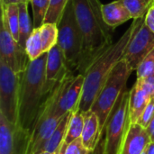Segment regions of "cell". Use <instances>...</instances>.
Returning <instances> with one entry per match:
<instances>
[{"instance_id": "obj_1", "label": "cell", "mask_w": 154, "mask_h": 154, "mask_svg": "<svg viewBox=\"0 0 154 154\" xmlns=\"http://www.w3.org/2000/svg\"><path fill=\"white\" fill-rule=\"evenodd\" d=\"M72 3L83 42L78 74H84L94 60L114 43V29L104 21L100 0H72Z\"/></svg>"}, {"instance_id": "obj_2", "label": "cell", "mask_w": 154, "mask_h": 154, "mask_svg": "<svg viewBox=\"0 0 154 154\" xmlns=\"http://www.w3.org/2000/svg\"><path fill=\"white\" fill-rule=\"evenodd\" d=\"M47 52L34 60H29L21 73L18 123L16 130L28 134L34 127L40 110L49 92L46 86Z\"/></svg>"}, {"instance_id": "obj_3", "label": "cell", "mask_w": 154, "mask_h": 154, "mask_svg": "<svg viewBox=\"0 0 154 154\" xmlns=\"http://www.w3.org/2000/svg\"><path fill=\"white\" fill-rule=\"evenodd\" d=\"M144 18L145 17L134 19L125 33L101 55H99L88 68L83 74V91L78 110L85 113L91 109L92 105L103 88L112 70L123 59L125 49L134 32L142 23L144 22Z\"/></svg>"}, {"instance_id": "obj_4", "label": "cell", "mask_w": 154, "mask_h": 154, "mask_svg": "<svg viewBox=\"0 0 154 154\" xmlns=\"http://www.w3.org/2000/svg\"><path fill=\"white\" fill-rule=\"evenodd\" d=\"M84 85V75L69 72L56 83L43 102L40 112L47 116L63 117L79 109Z\"/></svg>"}, {"instance_id": "obj_5", "label": "cell", "mask_w": 154, "mask_h": 154, "mask_svg": "<svg viewBox=\"0 0 154 154\" xmlns=\"http://www.w3.org/2000/svg\"><path fill=\"white\" fill-rule=\"evenodd\" d=\"M129 96L130 90L125 89L116 101L102 131L101 141L94 154H119L131 125Z\"/></svg>"}, {"instance_id": "obj_6", "label": "cell", "mask_w": 154, "mask_h": 154, "mask_svg": "<svg viewBox=\"0 0 154 154\" xmlns=\"http://www.w3.org/2000/svg\"><path fill=\"white\" fill-rule=\"evenodd\" d=\"M58 45L64 55L65 63L69 72L78 74L82 55V35L77 23L73 3L69 0L58 23Z\"/></svg>"}, {"instance_id": "obj_7", "label": "cell", "mask_w": 154, "mask_h": 154, "mask_svg": "<svg viewBox=\"0 0 154 154\" xmlns=\"http://www.w3.org/2000/svg\"><path fill=\"white\" fill-rule=\"evenodd\" d=\"M132 72L133 70L128 66L126 60L122 59L112 70L92 105L90 110L97 116L102 131L116 101L126 89V83Z\"/></svg>"}, {"instance_id": "obj_8", "label": "cell", "mask_w": 154, "mask_h": 154, "mask_svg": "<svg viewBox=\"0 0 154 154\" xmlns=\"http://www.w3.org/2000/svg\"><path fill=\"white\" fill-rule=\"evenodd\" d=\"M21 73L13 71L0 60V115L14 125L18 123Z\"/></svg>"}, {"instance_id": "obj_9", "label": "cell", "mask_w": 154, "mask_h": 154, "mask_svg": "<svg viewBox=\"0 0 154 154\" xmlns=\"http://www.w3.org/2000/svg\"><path fill=\"white\" fill-rule=\"evenodd\" d=\"M61 118L47 116L40 112L31 133L23 134L17 132L18 154H39L42 152L46 142L58 126Z\"/></svg>"}, {"instance_id": "obj_10", "label": "cell", "mask_w": 154, "mask_h": 154, "mask_svg": "<svg viewBox=\"0 0 154 154\" xmlns=\"http://www.w3.org/2000/svg\"><path fill=\"white\" fill-rule=\"evenodd\" d=\"M153 50L154 33L143 22L128 43L123 59L126 60L128 66L134 71L138 69L142 61Z\"/></svg>"}, {"instance_id": "obj_11", "label": "cell", "mask_w": 154, "mask_h": 154, "mask_svg": "<svg viewBox=\"0 0 154 154\" xmlns=\"http://www.w3.org/2000/svg\"><path fill=\"white\" fill-rule=\"evenodd\" d=\"M0 60L6 63L15 73H22L29 61L25 50L14 39L3 22L0 30Z\"/></svg>"}, {"instance_id": "obj_12", "label": "cell", "mask_w": 154, "mask_h": 154, "mask_svg": "<svg viewBox=\"0 0 154 154\" xmlns=\"http://www.w3.org/2000/svg\"><path fill=\"white\" fill-rule=\"evenodd\" d=\"M69 71L67 69L64 55L57 44L47 52L46 60V86L50 93L57 82L61 80Z\"/></svg>"}, {"instance_id": "obj_13", "label": "cell", "mask_w": 154, "mask_h": 154, "mask_svg": "<svg viewBox=\"0 0 154 154\" xmlns=\"http://www.w3.org/2000/svg\"><path fill=\"white\" fill-rule=\"evenodd\" d=\"M151 142L145 128L137 123H131L119 154H142Z\"/></svg>"}, {"instance_id": "obj_14", "label": "cell", "mask_w": 154, "mask_h": 154, "mask_svg": "<svg viewBox=\"0 0 154 154\" xmlns=\"http://www.w3.org/2000/svg\"><path fill=\"white\" fill-rule=\"evenodd\" d=\"M102 129L97 116L91 110L84 113V128L81 134L83 145L90 152H95L101 141Z\"/></svg>"}, {"instance_id": "obj_15", "label": "cell", "mask_w": 154, "mask_h": 154, "mask_svg": "<svg viewBox=\"0 0 154 154\" xmlns=\"http://www.w3.org/2000/svg\"><path fill=\"white\" fill-rule=\"evenodd\" d=\"M151 99V95L142 86L141 82L136 79V82L130 90L129 96V115L131 123H137Z\"/></svg>"}, {"instance_id": "obj_16", "label": "cell", "mask_w": 154, "mask_h": 154, "mask_svg": "<svg viewBox=\"0 0 154 154\" xmlns=\"http://www.w3.org/2000/svg\"><path fill=\"white\" fill-rule=\"evenodd\" d=\"M102 14L106 23L115 29L132 19V16L121 0H116L109 4H102Z\"/></svg>"}, {"instance_id": "obj_17", "label": "cell", "mask_w": 154, "mask_h": 154, "mask_svg": "<svg viewBox=\"0 0 154 154\" xmlns=\"http://www.w3.org/2000/svg\"><path fill=\"white\" fill-rule=\"evenodd\" d=\"M0 154H18L16 126L0 115Z\"/></svg>"}, {"instance_id": "obj_18", "label": "cell", "mask_w": 154, "mask_h": 154, "mask_svg": "<svg viewBox=\"0 0 154 154\" xmlns=\"http://www.w3.org/2000/svg\"><path fill=\"white\" fill-rule=\"evenodd\" d=\"M2 19L14 39L19 42V5L18 4H1Z\"/></svg>"}, {"instance_id": "obj_19", "label": "cell", "mask_w": 154, "mask_h": 154, "mask_svg": "<svg viewBox=\"0 0 154 154\" xmlns=\"http://www.w3.org/2000/svg\"><path fill=\"white\" fill-rule=\"evenodd\" d=\"M28 1L18 4L19 5V42L20 46L25 50V43L34 29L28 12Z\"/></svg>"}, {"instance_id": "obj_20", "label": "cell", "mask_w": 154, "mask_h": 154, "mask_svg": "<svg viewBox=\"0 0 154 154\" xmlns=\"http://www.w3.org/2000/svg\"><path fill=\"white\" fill-rule=\"evenodd\" d=\"M72 112L66 114L59 123L58 126L49 138V140L46 142L43 152H48L51 153H54L57 149L60 147V145L65 141L66 134H67V129H68V125L69 121V117Z\"/></svg>"}, {"instance_id": "obj_21", "label": "cell", "mask_w": 154, "mask_h": 154, "mask_svg": "<svg viewBox=\"0 0 154 154\" xmlns=\"http://www.w3.org/2000/svg\"><path fill=\"white\" fill-rule=\"evenodd\" d=\"M84 128V113L76 110L72 112L69 117L67 134L65 137V142L67 144L73 143L74 141L81 137Z\"/></svg>"}, {"instance_id": "obj_22", "label": "cell", "mask_w": 154, "mask_h": 154, "mask_svg": "<svg viewBox=\"0 0 154 154\" xmlns=\"http://www.w3.org/2000/svg\"><path fill=\"white\" fill-rule=\"evenodd\" d=\"M39 29L43 51L48 52L58 44V24L55 23H44L41 27H39Z\"/></svg>"}, {"instance_id": "obj_23", "label": "cell", "mask_w": 154, "mask_h": 154, "mask_svg": "<svg viewBox=\"0 0 154 154\" xmlns=\"http://www.w3.org/2000/svg\"><path fill=\"white\" fill-rule=\"evenodd\" d=\"M132 19H140L145 17L148 11L154 5V0H121Z\"/></svg>"}, {"instance_id": "obj_24", "label": "cell", "mask_w": 154, "mask_h": 154, "mask_svg": "<svg viewBox=\"0 0 154 154\" xmlns=\"http://www.w3.org/2000/svg\"><path fill=\"white\" fill-rule=\"evenodd\" d=\"M25 51L29 60H34L44 53L39 28H34L27 39L25 43Z\"/></svg>"}, {"instance_id": "obj_25", "label": "cell", "mask_w": 154, "mask_h": 154, "mask_svg": "<svg viewBox=\"0 0 154 154\" xmlns=\"http://www.w3.org/2000/svg\"><path fill=\"white\" fill-rule=\"evenodd\" d=\"M29 3L31 4L32 10L33 26L34 28H39L44 23L51 0H29Z\"/></svg>"}, {"instance_id": "obj_26", "label": "cell", "mask_w": 154, "mask_h": 154, "mask_svg": "<svg viewBox=\"0 0 154 154\" xmlns=\"http://www.w3.org/2000/svg\"><path fill=\"white\" fill-rule=\"evenodd\" d=\"M69 1V0H51V5L44 19V23H55L58 24Z\"/></svg>"}, {"instance_id": "obj_27", "label": "cell", "mask_w": 154, "mask_h": 154, "mask_svg": "<svg viewBox=\"0 0 154 154\" xmlns=\"http://www.w3.org/2000/svg\"><path fill=\"white\" fill-rule=\"evenodd\" d=\"M154 74V50L142 61L136 69L137 79H143Z\"/></svg>"}, {"instance_id": "obj_28", "label": "cell", "mask_w": 154, "mask_h": 154, "mask_svg": "<svg viewBox=\"0 0 154 154\" xmlns=\"http://www.w3.org/2000/svg\"><path fill=\"white\" fill-rule=\"evenodd\" d=\"M154 115V98H152L150 103L148 104V106H146V108L144 109L143 113L142 114V116H140L139 120L137 121V124H139L141 126H143V128H147L149 123L151 122L152 116Z\"/></svg>"}, {"instance_id": "obj_29", "label": "cell", "mask_w": 154, "mask_h": 154, "mask_svg": "<svg viewBox=\"0 0 154 154\" xmlns=\"http://www.w3.org/2000/svg\"><path fill=\"white\" fill-rule=\"evenodd\" d=\"M65 154H94V152L88 151L82 143L81 139H78L73 143L68 144Z\"/></svg>"}, {"instance_id": "obj_30", "label": "cell", "mask_w": 154, "mask_h": 154, "mask_svg": "<svg viewBox=\"0 0 154 154\" xmlns=\"http://www.w3.org/2000/svg\"><path fill=\"white\" fill-rule=\"evenodd\" d=\"M137 80L141 82L142 86L151 95L152 98H154V74L148 78H145L143 79H137Z\"/></svg>"}, {"instance_id": "obj_31", "label": "cell", "mask_w": 154, "mask_h": 154, "mask_svg": "<svg viewBox=\"0 0 154 154\" xmlns=\"http://www.w3.org/2000/svg\"><path fill=\"white\" fill-rule=\"evenodd\" d=\"M144 23L154 33V5L146 14L144 18Z\"/></svg>"}, {"instance_id": "obj_32", "label": "cell", "mask_w": 154, "mask_h": 154, "mask_svg": "<svg viewBox=\"0 0 154 154\" xmlns=\"http://www.w3.org/2000/svg\"><path fill=\"white\" fill-rule=\"evenodd\" d=\"M146 131H147V133H148V134H149V136L151 138V141L154 143V115L152 118V120H151V122L149 123L147 128H146Z\"/></svg>"}, {"instance_id": "obj_33", "label": "cell", "mask_w": 154, "mask_h": 154, "mask_svg": "<svg viewBox=\"0 0 154 154\" xmlns=\"http://www.w3.org/2000/svg\"><path fill=\"white\" fill-rule=\"evenodd\" d=\"M67 147H68V144H67L66 142L64 141V142L60 145V147L57 149V151L54 152V154H65L66 153Z\"/></svg>"}, {"instance_id": "obj_34", "label": "cell", "mask_w": 154, "mask_h": 154, "mask_svg": "<svg viewBox=\"0 0 154 154\" xmlns=\"http://www.w3.org/2000/svg\"><path fill=\"white\" fill-rule=\"evenodd\" d=\"M29 0H1V4H4V5H9V4H20V3H23V2H26Z\"/></svg>"}, {"instance_id": "obj_35", "label": "cell", "mask_w": 154, "mask_h": 154, "mask_svg": "<svg viewBox=\"0 0 154 154\" xmlns=\"http://www.w3.org/2000/svg\"><path fill=\"white\" fill-rule=\"evenodd\" d=\"M146 154H154V143L151 142L147 148H146Z\"/></svg>"}, {"instance_id": "obj_36", "label": "cell", "mask_w": 154, "mask_h": 154, "mask_svg": "<svg viewBox=\"0 0 154 154\" xmlns=\"http://www.w3.org/2000/svg\"><path fill=\"white\" fill-rule=\"evenodd\" d=\"M39 154H54V153H51V152H41V153Z\"/></svg>"}, {"instance_id": "obj_37", "label": "cell", "mask_w": 154, "mask_h": 154, "mask_svg": "<svg viewBox=\"0 0 154 154\" xmlns=\"http://www.w3.org/2000/svg\"><path fill=\"white\" fill-rule=\"evenodd\" d=\"M142 154H146V150H145V151H144V152H143Z\"/></svg>"}]
</instances>
